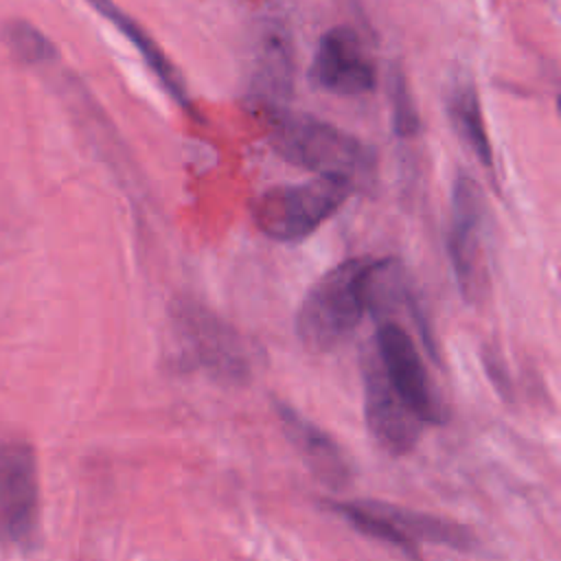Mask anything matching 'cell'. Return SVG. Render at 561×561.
<instances>
[{
  "mask_svg": "<svg viewBox=\"0 0 561 561\" xmlns=\"http://www.w3.org/2000/svg\"><path fill=\"white\" fill-rule=\"evenodd\" d=\"M390 96H392V125L397 136L401 138H412L419 134V112L412 99V92L408 88V81L401 72H394L392 85H390Z\"/></svg>",
  "mask_w": 561,
  "mask_h": 561,
  "instance_id": "15",
  "label": "cell"
},
{
  "mask_svg": "<svg viewBox=\"0 0 561 561\" xmlns=\"http://www.w3.org/2000/svg\"><path fill=\"white\" fill-rule=\"evenodd\" d=\"M322 504L362 535L394 546L410 561H421L419 543H414L403 530L394 504L377 500H322Z\"/></svg>",
  "mask_w": 561,
  "mask_h": 561,
  "instance_id": "10",
  "label": "cell"
},
{
  "mask_svg": "<svg viewBox=\"0 0 561 561\" xmlns=\"http://www.w3.org/2000/svg\"><path fill=\"white\" fill-rule=\"evenodd\" d=\"M270 142L280 158L318 175L342 178L353 188L373 182L377 162L370 147L327 121L276 112L270 125Z\"/></svg>",
  "mask_w": 561,
  "mask_h": 561,
  "instance_id": "2",
  "label": "cell"
},
{
  "mask_svg": "<svg viewBox=\"0 0 561 561\" xmlns=\"http://www.w3.org/2000/svg\"><path fill=\"white\" fill-rule=\"evenodd\" d=\"M353 191V184L331 175H318L291 186H274L256 199L252 208L254 224L270 239L300 241L333 217Z\"/></svg>",
  "mask_w": 561,
  "mask_h": 561,
  "instance_id": "3",
  "label": "cell"
},
{
  "mask_svg": "<svg viewBox=\"0 0 561 561\" xmlns=\"http://www.w3.org/2000/svg\"><path fill=\"white\" fill-rule=\"evenodd\" d=\"M375 355L399 399L425 423L436 425L440 421L438 403L432 392V383L423 368L421 355L412 337L397 322H381L375 335Z\"/></svg>",
  "mask_w": 561,
  "mask_h": 561,
  "instance_id": "6",
  "label": "cell"
},
{
  "mask_svg": "<svg viewBox=\"0 0 561 561\" xmlns=\"http://www.w3.org/2000/svg\"><path fill=\"white\" fill-rule=\"evenodd\" d=\"M375 270L377 261L348 259L311 285L296 316V333L307 351H333L357 329L370 309Z\"/></svg>",
  "mask_w": 561,
  "mask_h": 561,
  "instance_id": "1",
  "label": "cell"
},
{
  "mask_svg": "<svg viewBox=\"0 0 561 561\" xmlns=\"http://www.w3.org/2000/svg\"><path fill=\"white\" fill-rule=\"evenodd\" d=\"M191 348L199 364L208 366L213 373L226 377V379H245L248 375V357L243 355V348L239 340L221 324L217 322H197L191 320L188 329Z\"/></svg>",
  "mask_w": 561,
  "mask_h": 561,
  "instance_id": "13",
  "label": "cell"
},
{
  "mask_svg": "<svg viewBox=\"0 0 561 561\" xmlns=\"http://www.w3.org/2000/svg\"><path fill=\"white\" fill-rule=\"evenodd\" d=\"M291 77L294 64L289 42L278 33L265 35L256 55V68L252 79L254 90L270 101H278L289 94Z\"/></svg>",
  "mask_w": 561,
  "mask_h": 561,
  "instance_id": "14",
  "label": "cell"
},
{
  "mask_svg": "<svg viewBox=\"0 0 561 561\" xmlns=\"http://www.w3.org/2000/svg\"><path fill=\"white\" fill-rule=\"evenodd\" d=\"M94 11H99L103 18H107L134 46L136 50L142 55L145 64L149 66V70L156 75V79L160 81V85L164 88V92L184 110H188V92L186 85L178 72V68L171 64V59L162 53V48L153 42V37L134 20L129 18L121 7H116L112 0H88Z\"/></svg>",
  "mask_w": 561,
  "mask_h": 561,
  "instance_id": "11",
  "label": "cell"
},
{
  "mask_svg": "<svg viewBox=\"0 0 561 561\" xmlns=\"http://www.w3.org/2000/svg\"><path fill=\"white\" fill-rule=\"evenodd\" d=\"M362 375L364 414L373 438L392 456L408 454L421 438L425 423L390 388L375 351L364 355Z\"/></svg>",
  "mask_w": 561,
  "mask_h": 561,
  "instance_id": "7",
  "label": "cell"
},
{
  "mask_svg": "<svg viewBox=\"0 0 561 561\" xmlns=\"http://www.w3.org/2000/svg\"><path fill=\"white\" fill-rule=\"evenodd\" d=\"M447 114L454 125L458 138L467 145V149L478 158V162L493 175V149L486 134V123L482 116V105L478 90L471 79L456 77L447 92Z\"/></svg>",
  "mask_w": 561,
  "mask_h": 561,
  "instance_id": "12",
  "label": "cell"
},
{
  "mask_svg": "<svg viewBox=\"0 0 561 561\" xmlns=\"http://www.w3.org/2000/svg\"><path fill=\"white\" fill-rule=\"evenodd\" d=\"M274 408L289 440L302 454V460L307 462L311 473L333 491L346 489L351 484L353 471L342 447L324 430H320L316 423L305 419L287 403L274 401Z\"/></svg>",
  "mask_w": 561,
  "mask_h": 561,
  "instance_id": "9",
  "label": "cell"
},
{
  "mask_svg": "<svg viewBox=\"0 0 561 561\" xmlns=\"http://www.w3.org/2000/svg\"><path fill=\"white\" fill-rule=\"evenodd\" d=\"M39 530V471L24 440L0 445V546L26 548Z\"/></svg>",
  "mask_w": 561,
  "mask_h": 561,
  "instance_id": "5",
  "label": "cell"
},
{
  "mask_svg": "<svg viewBox=\"0 0 561 561\" xmlns=\"http://www.w3.org/2000/svg\"><path fill=\"white\" fill-rule=\"evenodd\" d=\"M484 219L486 199L482 188L460 173L454 182L451 193V226H449V261L454 278L462 298L471 305L486 296L489 287V265L484 254Z\"/></svg>",
  "mask_w": 561,
  "mask_h": 561,
  "instance_id": "4",
  "label": "cell"
},
{
  "mask_svg": "<svg viewBox=\"0 0 561 561\" xmlns=\"http://www.w3.org/2000/svg\"><path fill=\"white\" fill-rule=\"evenodd\" d=\"M9 42L15 55L24 61H46L55 57V46L31 24L18 22L9 28Z\"/></svg>",
  "mask_w": 561,
  "mask_h": 561,
  "instance_id": "16",
  "label": "cell"
},
{
  "mask_svg": "<svg viewBox=\"0 0 561 561\" xmlns=\"http://www.w3.org/2000/svg\"><path fill=\"white\" fill-rule=\"evenodd\" d=\"M309 75L318 88L340 96L368 94L377 83L375 64L348 26H333L320 37Z\"/></svg>",
  "mask_w": 561,
  "mask_h": 561,
  "instance_id": "8",
  "label": "cell"
}]
</instances>
